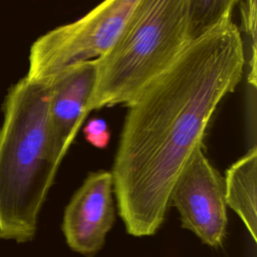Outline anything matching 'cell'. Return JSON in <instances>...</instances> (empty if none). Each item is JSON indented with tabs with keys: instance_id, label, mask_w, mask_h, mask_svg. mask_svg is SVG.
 <instances>
[{
	"instance_id": "10",
	"label": "cell",
	"mask_w": 257,
	"mask_h": 257,
	"mask_svg": "<svg viewBox=\"0 0 257 257\" xmlns=\"http://www.w3.org/2000/svg\"><path fill=\"white\" fill-rule=\"evenodd\" d=\"M83 133L85 140L97 149H104L109 143V130L105 120L102 118L95 117L89 119L83 130Z\"/></svg>"
},
{
	"instance_id": "8",
	"label": "cell",
	"mask_w": 257,
	"mask_h": 257,
	"mask_svg": "<svg viewBox=\"0 0 257 257\" xmlns=\"http://www.w3.org/2000/svg\"><path fill=\"white\" fill-rule=\"evenodd\" d=\"M256 176L257 149L254 145L227 170L224 179L227 207L241 218L254 242L257 241Z\"/></svg>"
},
{
	"instance_id": "7",
	"label": "cell",
	"mask_w": 257,
	"mask_h": 257,
	"mask_svg": "<svg viewBox=\"0 0 257 257\" xmlns=\"http://www.w3.org/2000/svg\"><path fill=\"white\" fill-rule=\"evenodd\" d=\"M95 78V60H90L40 81L49 87V139L53 150L61 159L66 155L83 118L89 112L88 102Z\"/></svg>"
},
{
	"instance_id": "1",
	"label": "cell",
	"mask_w": 257,
	"mask_h": 257,
	"mask_svg": "<svg viewBox=\"0 0 257 257\" xmlns=\"http://www.w3.org/2000/svg\"><path fill=\"white\" fill-rule=\"evenodd\" d=\"M245 63L241 32L229 20L189 42L126 104L110 173L130 235L151 236L161 227L180 174L203 145L221 99L242 79Z\"/></svg>"
},
{
	"instance_id": "9",
	"label": "cell",
	"mask_w": 257,
	"mask_h": 257,
	"mask_svg": "<svg viewBox=\"0 0 257 257\" xmlns=\"http://www.w3.org/2000/svg\"><path fill=\"white\" fill-rule=\"evenodd\" d=\"M240 0H189L188 42H192L217 26L231 20L234 6Z\"/></svg>"
},
{
	"instance_id": "4",
	"label": "cell",
	"mask_w": 257,
	"mask_h": 257,
	"mask_svg": "<svg viewBox=\"0 0 257 257\" xmlns=\"http://www.w3.org/2000/svg\"><path fill=\"white\" fill-rule=\"evenodd\" d=\"M139 0H103L83 17L37 38L26 77L47 80L82 62L105 55L122 33Z\"/></svg>"
},
{
	"instance_id": "2",
	"label": "cell",
	"mask_w": 257,
	"mask_h": 257,
	"mask_svg": "<svg viewBox=\"0 0 257 257\" xmlns=\"http://www.w3.org/2000/svg\"><path fill=\"white\" fill-rule=\"evenodd\" d=\"M49 87L23 77L8 91L0 128V238L31 241L61 159L48 131Z\"/></svg>"
},
{
	"instance_id": "5",
	"label": "cell",
	"mask_w": 257,
	"mask_h": 257,
	"mask_svg": "<svg viewBox=\"0 0 257 257\" xmlns=\"http://www.w3.org/2000/svg\"><path fill=\"white\" fill-rule=\"evenodd\" d=\"M182 227L203 243L218 248L223 244L228 223L225 184L199 146L180 174L171 196Z\"/></svg>"
},
{
	"instance_id": "6",
	"label": "cell",
	"mask_w": 257,
	"mask_h": 257,
	"mask_svg": "<svg viewBox=\"0 0 257 257\" xmlns=\"http://www.w3.org/2000/svg\"><path fill=\"white\" fill-rule=\"evenodd\" d=\"M113 182L108 171L91 172L65 207L61 229L69 248L92 257L114 223Z\"/></svg>"
},
{
	"instance_id": "3",
	"label": "cell",
	"mask_w": 257,
	"mask_h": 257,
	"mask_svg": "<svg viewBox=\"0 0 257 257\" xmlns=\"http://www.w3.org/2000/svg\"><path fill=\"white\" fill-rule=\"evenodd\" d=\"M189 0H139L113 47L95 60L88 111L127 104L188 45Z\"/></svg>"
}]
</instances>
